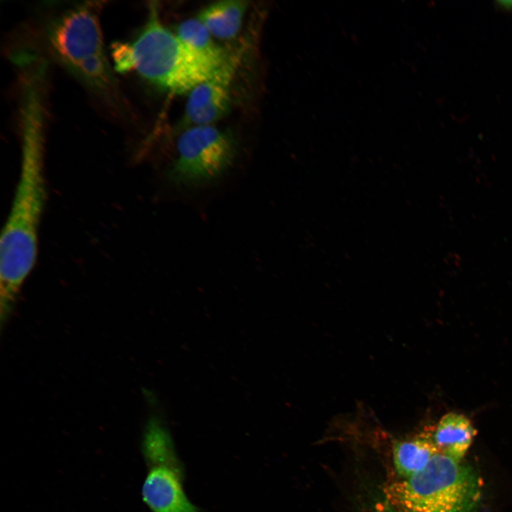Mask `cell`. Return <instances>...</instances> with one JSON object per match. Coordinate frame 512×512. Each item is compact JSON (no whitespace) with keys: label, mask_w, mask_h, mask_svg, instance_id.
Instances as JSON below:
<instances>
[{"label":"cell","mask_w":512,"mask_h":512,"mask_svg":"<svg viewBox=\"0 0 512 512\" xmlns=\"http://www.w3.org/2000/svg\"><path fill=\"white\" fill-rule=\"evenodd\" d=\"M22 152L18 182L1 237L0 313L4 324L37 257L38 233L46 201V108L28 102L21 108Z\"/></svg>","instance_id":"obj_1"},{"label":"cell","mask_w":512,"mask_h":512,"mask_svg":"<svg viewBox=\"0 0 512 512\" xmlns=\"http://www.w3.org/2000/svg\"><path fill=\"white\" fill-rule=\"evenodd\" d=\"M147 17L132 41L118 42L112 46V57L118 72H135L166 92L182 95L224 66L218 67L190 51L176 33L164 26L154 4L149 6Z\"/></svg>","instance_id":"obj_2"},{"label":"cell","mask_w":512,"mask_h":512,"mask_svg":"<svg viewBox=\"0 0 512 512\" xmlns=\"http://www.w3.org/2000/svg\"><path fill=\"white\" fill-rule=\"evenodd\" d=\"M385 494L400 512H474L481 486L473 468L438 453L417 473L388 485Z\"/></svg>","instance_id":"obj_3"},{"label":"cell","mask_w":512,"mask_h":512,"mask_svg":"<svg viewBox=\"0 0 512 512\" xmlns=\"http://www.w3.org/2000/svg\"><path fill=\"white\" fill-rule=\"evenodd\" d=\"M47 37L62 64L92 91L116 103L117 85L104 49L97 6L84 4L58 16Z\"/></svg>","instance_id":"obj_4"},{"label":"cell","mask_w":512,"mask_h":512,"mask_svg":"<svg viewBox=\"0 0 512 512\" xmlns=\"http://www.w3.org/2000/svg\"><path fill=\"white\" fill-rule=\"evenodd\" d=\"M237 148L229 131L213 124L191 126L177 140L176 156L166 177L177 188H194L210 184L233 165Z\"/></svg>","instance_id":"obj_5"},{"label":"cell","mask_w":512,"mask_h":512,"mask_svg":"<svg viewBox=\"0 0 512 512\" xmlns=\"http://www.w3.org/2000/svg\"><path fill=\"white\" fill-rule=\"evenodd\" d=\"M232 58L213 76L189 92L183 117L186 125H212L224 117L231 103L230 87L235 68Z\"/></svg>","instance_id":"obj_6"},{"label":"cell","mask_w":512,"mask_h":512,"mask_svg":"<svg viewBox=\"0 0 512 512\" xmlns=\"http://www.w3.org/2000/svg\"><path fill=\"white\" fill-rule=\"evenodd\" d=\"M148 466L142 496L151 512H198L184 493L180 462L156 463Z\"/></svg>","instance_id":"obj_7"},{"label":"cell","mask_w":512,"mask_h":512,"mask_svg":"<svg viewBox=\"0 0 512 512\" xmlns=\"http://www.w3.org/2000/svg\"><path fill=\"white\" fill-rule=\"evenodd\" d=\"M476 434V430L468 417L450 412L439 420L432 439L439 453L461 462Z\"/></svg>","instance_id":"obj_8"},{"label":"cell","mask_w":512,"mask_h":512,"mask_svg":"<svg viewBox=\"0 0 512 512\" xmlns=\"http://www.w3.org/2000/svg\"><path fill=\"white\" fill-rule=\"evenodd\" d=\"M249 4L242 0L215 1L204 7L197 18L213 37L230 40L238 34Z\"/></svg>","instance_id":"obj_9"},{"label":"cell","mask_w":512,"mask_h":512,"mask_svg":"<svg viewBox=\"0 0 512 512\" xmlns=\"http://www.w3.org/2000/svg\"><path fill=\"white\" fill-rule=\"evenodd\" d=\"M176 34L190 51L218 67H223L233 58L214 41L213 36L197 18L181 22Z\"/></svg>","instance_id":"obj_10"},{"label":"cell","mask_w":512,"mask_h":512,"mask_svg":"<svg viewBox=\"0 0 512 512\" xmlns=\"http://www.w3.org/2000/svg\"><path fill=\"white\" fill-rule=\"evenodd\" d=\"M439 453L432 438L420 437L410 440L398 441L393 448V459L397 474L406 479L417 473Z\"/></svg>","instance_id":"obj_11"},{"label":"cell","mask_w":512,"mask_h":512,"mask_svg":"<svg viewBox=\"0 0 512 512\" xmlns=\"http://www.w3.org/2000/svg\"><path fill=\"white\" fill-rule=\"evenodd\" d=\"M142 452L148 464L179 461L169 432L157 417H151L146 423Z\"/></svg>","instance_id":"obj_12"},{"label":"cell","mask_w":512,"mask_h":512,"mask_svg":"<svg viewBox=\"0 0 512 512\" xmlns=\"http://www.w3.org/2000/svg\"><path fill=\"white\" fill-rule=\"evenodd\" d=\"M373 512H400L393 506H392L387 500L375 506Z\"/></svg>","instance_id":"obj_13"},{"label":"cell","mask_w":512,"mask_h":512,"mask_svg":"<svg viewBox=\"0 0 512 512\" xmlns=\"http://www.w3.org/2000/svg\"><path fill=\"white\" fill-rule=\"evenodd\" d=\"M497 4L500 8L512 11V1H498Z\"/></svg>","instance_id":"obj_14"}]
</instances>
